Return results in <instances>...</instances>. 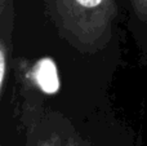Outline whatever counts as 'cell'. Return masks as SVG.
<instances>
[{"label":"cell","mask_w":147,"mask_h":146,"mask_svg":"<svg viewBox=\"0 0 147 146\" xmlns=\"http://www.w3.org/2000/svg\"><path fill=\"white\" fill-rule=\"evenodd\" d=\"M4 75H5V56L4 52L0 51V85H3Z\"/></svg>","instance_id":"7a4b0ae2"},{"label":"cell","mask_w":147,"mask_h":146,"mask_svg":"<svg viewBox=\"0 0 147 146\" xmlns=\"http://www.w3.org/2000/svg\"><path fill=\"white\" fill-rule=\"evenodd\" d=\"M35 78L39 87L48 95L56 93L59 88V80L54 62L51 58H44L38 64Z\"/></svg>","instance_id":"6da1fadb"},{"label":"cell","mask_w":147,"mask_h":146,"mask_svg":"<svg viewBox=\"0 0 147 146\" xmlns=\"http://www.w3.org/2000/svg\"><path fill=\"white\" fill-rule=\"evenodd\" d=\"M80 5L83 7H86V8H93V7H97L98 4H101L102 0H76Z\"/></svg>","instance_id":"3957f363"}]
</instances>
